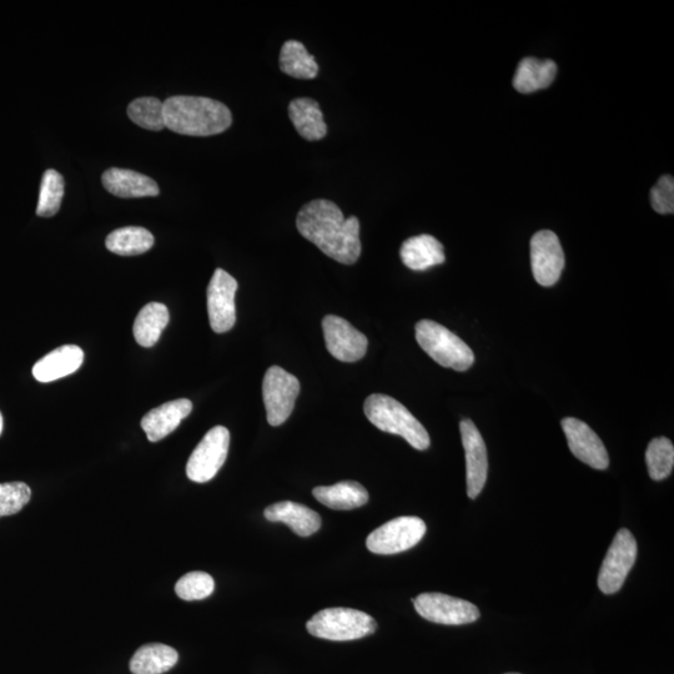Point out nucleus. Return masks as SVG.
<instances>
[{
	"label": "nucleus",
	"instance_id": "nucleus-31",
	"mask_svg": "<svg viewBox=\"0 0 674 674\" xmlns=\"http://www.w3.org/2000/svg\"><path fill=\"white\" fill-rule=\"evenodd\" d=\"M214 590V578L209 573L201 571L186 573L175 585L176 595L184 601L204 600L211 596Z\"/></svg>",
	"mask_w": 674,
	"mask_h": 674
},
{
	"label": "nucleus",
	"instance_id": "nucleus-29",
	"mask_svg": "<svg viewBox=\"0 0 674 674\" xmlns=\"http://www.w3.org/2000/svg\"><path fill=\"white\" fill-rule=\"evenodd\" d=\"M64 196V179L57 170L45 171L40 184L37 214L40 218H52L58 214Z\"/></svg>",
	"mask_w": 674,
	"mask_h": 674
},
{
	"label": "nucleus",
	"instance_id": "nucleus-7",
	"mask_svg": "<svg viewBox=\"0 0 674 674\" xmlns=\"http://www.w3.org/2000/svg\"><path fill=\"white\" fill-rule=\"evenodd\" d=\"M637 541L627 528H621L616 533L605 560L598 573V587L606 595H613L621 590L628 573L631 572L637 560Z\"/></svg>",
	"mask_w": 674,
	"mask_h": 674
},
{
	"label": "nucleus",
	"instance_id": "nucleus-6",
	"mask_svg": "<svg viewBox=\"0 0 674 674\" xmlns=\"http://www.w3.org/2000/svg\"><path fill=\"white\" fill-rule=\"evenodd\" d=\"M425 533L426 523L421 518L397 517L372 531L366 546L376 555H396L415 547Z\"/></svg>",
	"mask_w": 674,
	"mask_h": 674
},
{
	"label": "nucleus",
	"instance_id": "nucleus-22",
	"mask_svg": "<svg viewBox=\"0 0 674 674\" xmlns=\"http://www.w3.org/2000/svg\"><path fill=\"white\" fill-rule=\"evenodd\" d=\"M316 500L333 510H354L369 502V492L356 481H342L333 486L315 487Z\"/></svg>",
	"mask_w": 674,
	"mask_h": 674
},
{
	"label": "nucleus",
	"instance_id": "nucleus-32",
	"mask_svg": "<svg viewBox=\"0 0 674 674\" xmlns=\"http://www.w3.org/2000/svg\"><path fill=\"white\" fill-rule=\"evenodd\" d=\"M32 499V490L24 482L0 484V517L17 515Z\"/></svg>",
	"mask_w": 674,
	"mask_h": 674
},
{
	"label": "nucleus",
	"instance_id": "nucleus-34",
	"mask_svg": "<svg viewBox=\"0 0 674 674\" xmlns=\"http://www.w3.org/2000/svg\"><path fill=\"white\" fill-rule=\"evenodd\" d=\"M2 431H3V416L2 414H0V435H2Z\"/></svg>",
	"mask_w": 674,
	"mask_h": 674
},
{
	"label": "nucleus",
	"instance_id": "nucleus-24",
	"mask_svg": "<svg viewBox=\"0 0 674 674\" xmlns=\"http://www.w3.org/2000/svg\"><path fill=\"white\" fill-rule=\"evenodd\" d=\"M169 310L159 303L145 305L135 319L133 333L140 346L152 347L169 324Z\"/></svg>",
	"mask_w": 674,
	"mask_h": 674
},
{
	"label": "nucleus",
	"instance_id": "nucleus-27",
	"mask_svg": "<svg viewBox=\"0 0 674 674\" xmlns=\"http://www.w3.org/2000/svg\"><path fill=\"white\" fill-rule=\"evenodd\" d=\"M154 236L140 226H127L108 235L105 245L109 251L120 256H135L147 253L154 245Z\"/></svg>",
	"mask_w": 674,
	"mask_h": 674
},
{
	"label": "nucleus",
	"instance_id": "nucleus-4",
	"mask_svg": "<svg viewBox=\"0 0 674 674\" xmlns=\"http://www.w3.org/2000/svg\"><path fill=\"white\" fill-rule=\"evenodd\" d=\"M415 330L421 349L437 364L456 371H466L474 365V351L445 326L432 320H421Z\"/></svg>",
	"mask_w": 674,
	"mask_h": 674
},
{
	"label": "nucleus",
	"instance_id": "nucleus-11",
	"mask_svg": "<svg viewBox=\"0 0 674 674\" xmlns=\"http://www.w3.org/2000/svg\"><path fill=\"white\" fill-rule=\"evenodd\" d=\"M239 285L223 269H216L208 286V314L211 329L216 334L228 333L236 321L235 295Z\"/></svg>",
	"mask_w": 674,
	"mask_h": 674
},
{
	"label": "nucleus",
	"instance_id": "nucleus-21",
	"mask_svg": "<svg viewBox=\"0 0 674 674\" xmlns=\"http://www.w3.org/2000/svg\"><path fill=\"white\" fill-rule=\"evenodd\" d=\"M289 118L296 132L309 142L321 140L328 134V125L318 102L310 98L294 99L289 105Z\"/></svg>",
	"mask_w": 674,
	"mask_h": 674
},
{
	"label": "nucleus",
	"instance_id": "nucleus-1",
	"mask_svg": "<svg viewBox=\"0 0 674 674\" xmlns=\"http://www.w3.org/2000/svg\"><path fill=\"white\" fill-rule=\"evenodd\" d=\"M296 228L337 263L354 265L361 255L360 220L345 218L333 201L316 199L305 204L296 218Z\"/></svg>",
	"mask_w": 674,
	"mask_h": 674
},
{
	"label": "nucleus",
	"instance_id": "nucleus-8",
	"mask_svg": "<svg viewBox=\"0 0 674 674\" xmlns=\"http://www.w3.org/2000/svg\"><path fill=\"white\" fill-rule=\"evenodd\" d=\"M300 392L298 377L280 366H271L264 376L263 399L266 419L271 426L283 425L293 414Z\"/></svg>",
	"mask_w": 674,
	"mask_h": 674
},
{
	"label": "nucleus",
	"instance_id": "nucleus-2",
	"mask_svg": "<svg viewBox=\"0 0 674 674\" xmlns=\"http://www.w3.org/2000/svg\"><path fill=\"white\" fill-rule=\"evenodd\" d=\"M165 128L188 137H211L224 133L233 124L225 104L204 97L176 95L164 103Z\"/></svg>",
	"mask_w": 674,
	"mask_h": 674
},
{
	"label": "nucleus",
	"instance_id": "nucleus-25",
	"mask_svg": "<svg viewBox=\"0 0 674 674\" xmlns=\"http://www.w3.org/2000/svg\"><path fill=\"white\" fill-rule=\"evenodd\" d=\"M178 652L169 646L152 643L140 647L130 661V671L134 674H163L178 663Z\"/></svg>",
	"mask_w": 674,
	"mask_h": 674
},
{
	"label": "nucleus",
	"instance_id": "nucleus-13",
	"mask_svg": "<svg viewBox=\"0 0 674 674\" xmlns=\"http://www.w3.org/2000/svg\"><path fill=\"white\" fill-rule=\"evenodd\" d=\"M326 349L335 359L356 362L365 356L369 340L340 316L328 315L323 320Z\"/></svg>",
	"mask_w": 674,
	"mask_h": 674
},
{
	"label": "nucleus",
	"instance_id": "nucleus-28",
	"mask_svg": "<svg viewBox=\"0 0 674 674\" xmlns=\"http://www.w3.org/2000/svg\"><path fill=\"white\" fill-rule=\"evenodd\" d=\"M648 474L655 481L667 479L674 466V447L667 437H657L650 442L646 451Z\"/></svg>",
	"mask_w": 674,
	"mask_h": 674
},
{
	"label": "nucleus",
	"instance_id": "nucleus-23",
	"mask_svg": "<svg viewBox=\"0 0 674 674\" xmlns=\"http://www.w3.org/2000/svg\"><path fill=\"white\" fill-rule=\"evenodd\" d=\"M556 75L557 65L553 60L526 58L518 64L513 87L517 92L530 94L550 87Z\"/></svg>",
	"mask_w": 674,
	"mask_h": 674
},
{
	"label": "nucleus",
	"instance_id": "nucleus-3",
	"mask_svg": "<svg viewBox=\"0 0 674 674\" xmlns=\"http://www.w3.org/2000/svg\"><path fill=\"white\" fill-rule=\"evenodd\" d=\"M364 411L367 420L377 429L401 436L416 450L429 449V432L401 402L391 396L372 394L365 401Z\"/></svg>",
	"mask_w": 674,
	"mask_h": 674
},
{
	"label": "nucleus",
	"instance_id": "nucleus-19",
	"mask_svg": "<svg viewBox=\"0 0 674 674\" xmlns=\"http://www.w3.org/2000/svg\"><path fill=\"white\" fill-rule=\"evenodd\" d=\"M264 516L270 522H283L291 527L296 535L309 537L321 527L318 512L296 502L283 501L265 508Z\"/></svg>",
	"mask_w": 674,
	"mask_h": 674
},
{
	"label": "nucleus",
	"instance_id": "nucleus-5",
	"mask_svg": "<svg viewBox=\"0 0 674 674\" xmlns=\"http://www.w3.org/2000/svg\"><path fill=\"white\" fill-rule=\"evenodd\" d=\"M306 628L310 635L321 640L345 642L372 635L377 630V623L365 612L337 607L316 613Z\"/></svg>",
	"mask_w": 674,
	"mask_h": 674
},
{
	"label": "nucleus",
	"instance_id": "nucleus-18",
	"mask_svg": "<svg viewBox=\"0 0 674 674\" xmlns=\"http://www.w3.org/2000/svg\"><path fill=\"white\" fill-rule=\"evenodd\" d=\"M84 361V352L79 346L64 345L58 347L43 359H40L33 367L35 380L39 382H52L62 377L72 375L79 370Z\"/></svg>",
	"mask_w": 674,
	"mask_h": 674
},
{
	"label": "nucleus",
	"instance_id": "nucleus-35",
	"mask_svg": "<svg viewBox=\"0 0 674 674\" xmlns=\"http://www.w3.org/2000/svg\"><path fill=\"white\" fill-rule=\"evenodd\" d=\"M507 674H520V673H507Z\"/></svg>",
	"mask_w": 674,
	"mask_h": 674
},
{
	"label": "nucleus",
	"instance_id": "nucleus-14",
	"mask_svg": "<svg viewBox=\"0 0 674 674\" xmlns=\"http://www.w3.org/2000/svg\"><path fill=\"white\" fill-rule=\"evenodd\" d=\"M460 431L466 455L467 496L475 500L484 490L489 474L486 444L470 419L461 421Z\"/></svg>",
	"mask_w": 674,
	"mask_h": 674
},
{
	"label": "nucleus",
	"instance_id": "nucleus-10",
	"mask_svg": "<svg viewBox=\"0 0 674 674\" xmlns=\"http://www.w3.org/2000/svg\"><path fill=\"white\" fill-rule=\"evenodd\" d=\"M412 602L422 618L439 625H467L480 618V610L474 603L444 593H422Z\"/></svg>",
	"mask_w": 674,
	"mask_h": 674
},
{
	"label": "nucleus",
	"instance_id": "nucleus-20",
	"mask_svg": "<svg viewBox=\"0 0 674 674\" xmlns=\"http://www.w3.org/2000/svg\"><path fill=\"white\" fill-rule=\"evenodd\" d=\"M400 256L407 268L424 271L445 263L444 245L431 235H419L407 239L401 246Z\"/></svg>",
	"mask_w": 674,
	"mask_h": 674
},
{
	"label": "nucleus",
	"instance_id": "nucleus-16",
	"mask_svg": "<svg viewBox=\"0 0 674 674\" xmlns=\"http://www.w3.org/2000/svg\"><path fill=\"white\" fill-rule=\"evenodd\" d=\"M191 411L193 402L188 399L167 402L143 417V430L150 442H158L178 429L181 421L186 419Z\"/></svg>",
	"mask_w": 674,
	"mask_h": 674
},
{
	"label": "nucleus",
	"instance_id": "nucleus-33",
	"mask_svg": "<svg viewBox=\"0 0 674 674\" xmlns=\"http://www.w3.org/2000/svg\"><path fill=\"white\" fill-rule=\"evenodd\" d=\"M652 208L660 214L674 213V180L672 176H662L651 190Z\"/></svg>",
	"mask_w": 674,
	"mask_h": 674
},
{
	"label": "nucleus",
	"instance_id": "nucleus-17",
	"mask_svg": "<svg viewBox=\"0 0 674 674\" xmlns=\"http://www.w3.org/2000/svg\"><path fill=\"white\" fill-rule=\"evenodd\" d=\"M102 181L104 188L118 198H153L160 193L152 178L133 170L110 168L103 174Z\"/></svg>",
	"mask_w": 674,
	"mask_h": 674
},
{
	"label": "nucleus",
	"instance_id": "nucleus-12",
	"mask_svg": "<svg viewBox=\"0 0 674 674\" xmlns=\"http://www.w3.org/2000/svg\"><path fill=\"white\" fill-rule=\"evenodd\" d=\"M565 253L558 236L550 230L538 231L531 240L532 273L541 286H553L565 268Z\"/></svg>",
	"mask_w": 674,
	"mask_h": 674
},
{
	"label": "nucleus",
	"instance_id": "nucleus-9",
	"mask_svg": "<svg viewBox=\"0 0 674 674\" xmlns=\"http://www.w3.org/2000/svg\"><path fill=\"white\" fill-rule=\"evenodd\" d=\"M230 432L224 426H215L196 446L186 465V475L198 484L213 480L228 457Z\"/></svg>",
	"mask_w": 674,
	"mask_h": 674
},
{
	"label": "nucleus",
	"instance_id": "nucleus-30",
	"mask_svg": "<svg viewBox=\"0 0 674 674\" xmlns=\"http://www.w3.org/2000/svg\"><path fill=\"white\" fill-rule=\"evenodd\" d=\"M129 118L140 128L160 132L165 128L164 103L158 98L135 99L128 107Z\"/></svg>",
	"mask_w": 674,
	"mask_h": 674
},
{
	"label": "nucleus",
	"instance_id": "nucleus-26",
	"mask_svg": "<svg viewBox=\"0 0 674 674\" xmlns=\"http://www.w3.org/2000/svg\"><path fill=\"white\" fill-rule=\"evenodd\" d=\"M279 64L281 72L296 79H315L318 77L319 65L314 55L306 50L298 40H288L281 48Z\"/></svg>",
	"mask_w": 674,
	"mask_h": 674
},
{
	"label": "nucleus",
	"instance_id": "nucleus-15",
	"mask_svg": "<svg viewBox=\"0 0 674 674\" xmlns=\"http://www.w3.org/2000/svg\"><path fill=\"white\" fill-rule=\"evenodd\" d=\"M562 429L572 454L583 464L595 470H606L610 466L605 445L586 422L575 417H566L562 420Z\"/></svg>",
	"mask_w": 674,
	"mask_h": 674
}]
</instances>
